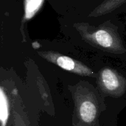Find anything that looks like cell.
Listing matches in <instances>:
<instances>
[{"label":"cell","mask_w":126,"mask_h":126,"mask_svg":"<svg viewBox=\"0 0 126 126\" xmlns=\"http://www.w3.org/2000/svg\"><path fill=\"white\" fill-rule=\"evenodd\" d=\"M61 31L73 41L102 51L121 54L126 52L123 40L125 25L117 17L92 23L68 13L58 18Z\"/></svg>","instance_id":"obj_1"},{"label":"cell","mask_w":126,"mask_h":126,"mask_svg":"<svg viewBox=\"0 0 126 126\" xmlns=\"http://www.w3.org/2000/svg\"><path fill=\"white\" fill-rule=\"evenodd\" d=\"M102 0H74L72 9L68 13H82L97 6Z\"/></svg>","instance_id":"obj_6"},{"label":"cell","mask_w":126,"mask_h":126,"mask_svg":"<svg viewBox=\"0 0 126 126\" xmlns=\"http://www.w3.org/2000/svg\"><path fill=\"white\" fill-rule=\"evenodd\" d=\"M102 81L109 91H115L120 86V81L117 75L110 69H105L102 72Z\"/></svg>","instance_id":"obj_5"},{"label":"cell","mask_w":126,"mask_h":126,"mask_svg":"<svg viewBox=\"0 0 126 126\" xmlns=\"http://www.w3.org/2000/svg\"><path fill=\"white\" fill-rule=\"evenodd\" d=\"M74 0H48L50 5L61 14L63 16L71 11Z\"/></svg>","instance_id":"obj_8"},{"label":"cell","mask_w":126,"mask_h":126,"mask_svg":"<svg viewBox=\"0 0 126 126\" xmlns=\"http://www.w3.org/2000/svg\"><path fill=\"white\" fill-rule=\"evenodd\" d=\"M39 55L47 60L56 63L63 69L75 72L82 75H90L92 73L91 70H89L85 66L69 56L61 55L59 53L51 51L39 52Z\"/></svg>","instance_id":"obj_3"},{"label":"cell","mask_w":126,"mask_h":126,"mask_svg":"<svg viewBox=\"0 0 126 126\" xmlns=\"http://www.w3.org/2000/svg\"><path fill=\"white\" fill-rule=\"evenodd\" d=\"M96 113V107L90 101L83 102L80 107V117L86 123H92L95 119Z\"/></svg>","instance_id":"obj_7"},{"label":"cell","mask_w":126,"mask_h":126,"mask_svg":"<svg viewBox=\"0 0 126 126\" xmlns=\"http://www.w3.org/2000/svg\"><path fill=\"white\" fill-rule=\"evenodd\" d=\"M44 0H24V14L21 23V32L25 38V32L27 29V24L30 21L38 12L41 10Z\"/></svg>","instance_id":"obj_4"},{"label":"cell","mask_w":126,"mask_h":126,"mask_svg":"<svg viewBox=\"0 0 126 126\" xmlns=\"http://www.w3.org/2000/svg\"><path fill=\"white\" fill-rule=\"evenodd\" d=\"M126 9V0H102L94 8L79 14L80 18L92 22L99 23L109 18L117 17ZM68 14V13H67Z\"/></svg>","instance_id":"obj_2"}]
</instances>
